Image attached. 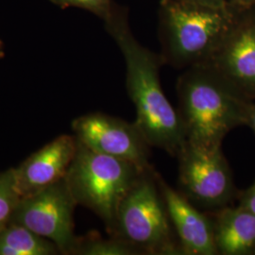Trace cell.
Instances as JSON below:
<instances>
[{
    "label": "cell",
    "instance_id": "cell-14",
    "mask_svg": "<svg viewBox=\"0 0 255 255\" xmlns=\"http://www.w3.org/2000/svg\"><path fill=\"white\" fill-rule=\"evenodd\" d=\"M73 254L83 255H140L134 248L118 237L101 239L90 237L76 242Z\"/></svg>",
    "mask_w": 255,
    "mask_h": 255
},
{
    "label": "cell",
    "instance_id": "cell-13",
    "mask_svg": "<svg viewBox=\"0 0 255 255\" xmlns=\"http://www.w3.org/2000/svg\"><path fill=\"white\" fill-rule=\"evenodd\" d=\"M59 252L53 242L15 222L0 231V255H53Z\"/></svg>",
    "mask_w": 255,
    "mask_h": 255
},
{
    "label": "cell",
    "instance_id": "cell-8",
    "mask_svg": "<svg viewBox=\"0 0 255 255\" xmlns=\"http://www.w3.org/2000/svg\"><path fill=\"white\" fill-rule=\"evenodd\" d=\"M207 65L247 101H255V6L235 12Z\"/></svg>",
    "mask_w": 255,
    "mask_h": 255
},
{
    "label": "cell",
    "instance_id": "cell-16",
    "mask_svg": "<svg viewBox=\"0 0 255 255\" xmlns=\"http://www.w3.org/2000/svg\"><path fill=\"white\" fill-rule=\"evenodd\" d=\"M63 7L75 6L88 9L105 21L112 15L116 4L112 0H50Z\"/></svg>",
    "mask_w": 255,
    "mask_h": 255
},
{
    "label": "cell",
    "instance_id": "cell-18",
    "mask_svg": "<svg viewBox=\"0 0 255 255\" xmlns=\"http://www.w3.org/2000/svg\"><path fill=\"white\" fill-rule=\"evenodd\" d=\"M181 1L214 8V9H229L228 0H181Z\"/></svg>",
    "mask_w": 255,
    "mask_h": 255
},
{
    "label": "cell",
    "instance_id": "cell-12",
    "mask_svg": "<svg viewBox=\"0 0 255 255\" xmlns=\"http://www.w3.org/2000/svg\"><path fill=\"white\" fill-rule=\"evenodd\" d=\"M219 255H255V214L240 205L208 212Z\"/></svg>",
    "mask_w": 255,
    "mask_h": 255
},
{
    "label": "cell",
    "instance_id": "cell-10",
    "mask_svg": "<svg viewBox=\"0 0 255 255\" xmlns=\"http://www.w3.org/2000/svg\"><path fill=\"white\" fill-rule=\"evenodd\" d=\"M78 149L76 136L61 135L12 168L21 199L31 196L65 178Z\"/></svg>",
    "mask_w": 255,
    "mask_h": 255
},
{
    "label": "cell",
    "instance_id": "cell-11",
    "mask_svg": "<svg viewBox=\"0 0 255 255\" xmlns=\"http://www.w3.org/2000/svg\"><path fill=\"white\" fill-rule=\"evenodd\" d=\"M158 182L183 255H219L209 213L192 204L181 192L164 182L160 174Z\"/></svg>",
    "mask_w": 255,
    "mask_h": 255
},
{
    "label": "cell",
    "instance_id": "cell-4",
    "mask_svg": "<svg viewBox=\"0 0 255 255\" xmlns=\"http://www.w3.org/2000/svg\"><path fill=\"white\" fill-rule=\"evenodd\" d=\"M153 167L147 169L120 202L113 237L139 255H183Z\"/></svg>",
    "mask_w": 255,
    "mask_h": 255
},
{
    "label": "cell",
    "instance_id": "cell-5",
    "mask_svg": "<svg viewBox=\"0 0 255 255\" xmlns=\"http://www.w3.org/2000/svg\"><path fill=\"white\" fill-rule=\"evenodd\" d=\"M147 169L97 152L78 141L65 181L76 203L96 213L112 234L120 202Z\"/></svg>",
    "mask_w": 255,
    "mask_h": 255
},
{
    "label": "cell",
    "instance_id": "cell-9",
    "mask_svg": "<svg viewBox=\"0 0 255 255\" xmlns=\"http://www.w3.org/2000/svg\"><path fill=\"white\" fill-rule=\"evenodd\" d=\"M72 128L78 141L97 152L130 162L143 169L152 167L149 163L151 146L135 122L94 113L75 119Z\"/></svg>",
    "mask_w": 255,
    "mask_h": 255
},
{
    "label": "cell",
    "instance_id": "cell-21",
    "mask_svg": "<svg viewBox=\"0 0 255 255\" xmlns=\"http://www.w3.org/2000/svg\"><path fill=\"white\" fill-rule=\"evenodd\" d=\"M0 55H1V52H0Z\"/></svg>",
    "mask_w": 255,
    "mask_h": 255
},
{
    "label": "cell",
    "instance_id": "cell-15",
    "mask_svg": "<svg viewBox=\"0 0 255 255\" xmlns=\"http://www.w3.org/2000/svg\"><path fill=\"white\" fill-rule=\"evenodd\" d=\"M21 200L15 186L12 168L0 173V231L12 220L14 211Z\"/></svg>",
    "mask_w": 255,
    "mask_h": 255
},
{
    "label": "cell",
    "instance_id": "cell-1",
    "mask_svg": "<svg viewBox=\"0 0 255 255\" xmlns=\"http://www.w3.org/2000/svg\"><path fill=\"white\" fill-rule=\"evenodd\" d=\"M105 22L126 62L128 94L136 111L135 124L151 147L177 157L185 144V137L178 111L162 88L160 69L164 64L162 55L142 46L132 35L127 9L116 6Z\"/></svg>",
    "mask_w": 255,
    "mask_h": 255
},
{
    "label": "cell",
    "instance_id": "cell-20",
    "mask_svg": "<svg viewBox=\"0 0 255 255\" xmlns=\"http://www.w3.org/2000/svg\"><path fill=\"white\" fill-rule=\"evenodd\" d=\"M246 125L251 128L255 132V101H252L249 105Z\"/></svg>",
    "mask_w": 255,
    "mask_h": 255
},
{
    "label": "cell",
    "instance_id": "cell-2",
    "mask_svg": "<svg viewBox=\"0 0 255 255\" xmlns=\"http://www.w3.org/2000/svg\"><path fill=\"white\" fill-rule=\"evenodd\" d=\"M178 114L185 142L222 146L235 128L246 125L252 101L240 96L211 66L188 67L177 82Z\"/></svg>",
    "mask_w": 255,
    "mask_h": 255
},
{
    "label": "cell",
    "instance_id": "cell-19",
    "mask_svg": "<svg viewBox=\"0 0 255 255\" xmlns=\"http://www.w3.org/2000/svg\"><path fill=\"white\" fill-rule=\"evenodd\" d=\"M229 8L237 12L255 6V0H228Z\"/></svg>",
    "mask_w": 255,
    "mask_h": 255
},
{
    "label": "cell",
    "instance_id": "cell-3",
    "mask_svg": "<svg viewBox=\"0 0 255 255\" xmlns=\"http://www.w3.org/2000/svg\"><path fill=\"white\" fill-rule=\"evenodd\" d=\"M232 9H219L181 0H161L159 35L164 64L188 68L207 64L234 18Z\"/></svg>",
    "mask_w": 255,
    "mask_h": 255
},
{
    "label": "cell",
    "instance_id": "cell-7",
    "mask_svg": "<svg viewBox=\"0 0 255 255\" xmlns=\"http://www.w3.org/2000/svg\"><path fill=\"white\" fill-rule=\"evenodd\" d=\"M77 205L65 178L31 196L21 199L12 222L53 242L61 253H72L73 211Z\"/></svg>",
    "mask_w": 255,
    "mask_h": 255
},
{
    "label": "cell",
    "instance_id": "cell-6",
    "mask_svg": "<svg viewBox=\"0 0 255 255\" xmlns=\"http://www.w3.org/2000/svg\"><path fill=\"white\" fill-rule=\"evenodd\" d=\"M179 191L199 209L229 206L237 197L232 170L220 146L185 142L179 154Z\"/></svg>",
    "mask_w": 255,
    "mask_h": 255
},
{
    "label": "cell",
    "instance_id": "cell-17",
    "mask_svg": "<svg viewBox=\"0 0 255 255\" xmlns=\"http://www.w3.org/2000/svg\"><path fill=\"white\" fill-rule=\"evenodd\" d=\"M240 206L252 211L255 214V182L245 191L239 193L238 195Z\"/></svg>",
    "mask_w": 255,
    "mask_h": 255
}]
</instances>
